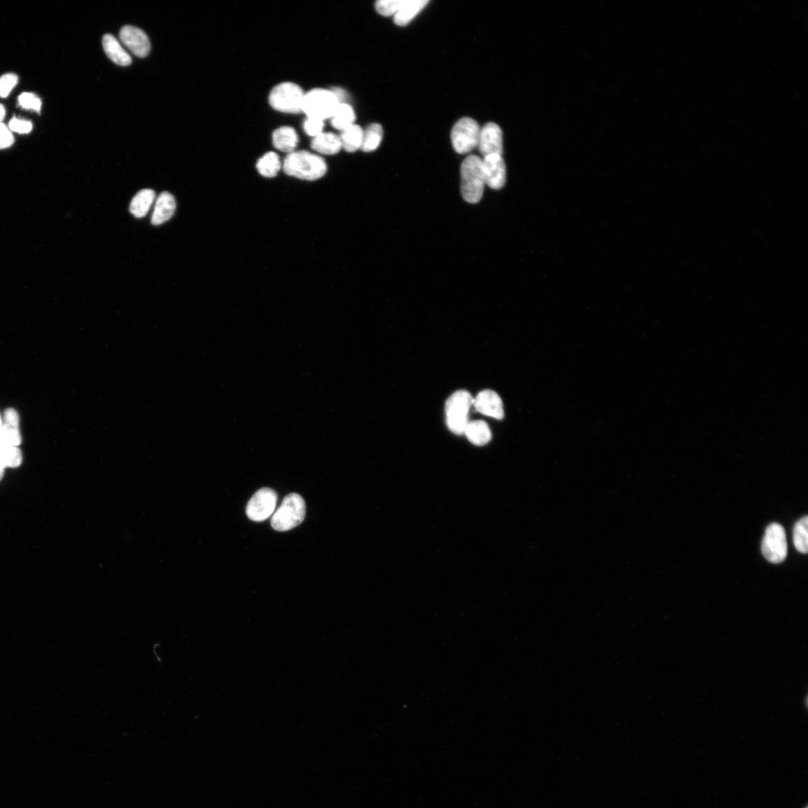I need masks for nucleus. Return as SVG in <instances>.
Instances as JSON below:
<instances>
[{"label": "nucleus", "instance_id": "a878e982", "mask_svg": "<svg viewBox=\"0 0 808 808\" xmlns=\"http://www.w3.org/2000/svg\"><path fill=\"white\" fill-rule=\"evenodd\" d=\"M22 443V435L20 428L8 425L3 422L0 429V448L19 447Z\"/></svg>", "mask_w": 808, "mask_h": 808}, {"label": "nucleus", "instance_id": "9b49d317", "mask_svg": "<svg viewBox=\"0 0 808 808\" xmlns=\"http://www.w3.org/2000/svg\"><path fill=\"white\" fill-rule=\"evenodd\" d=\"M121 41L135 56L144 58L151 50V43L148 35L142 30L133 26H124L120 32Z\"/></svg>", "mask_w": 808, "mask_h": 808}, {"label": "nucleus", "instance_id": "423d86ee", "mask_svg": "<svg viewBox=\"0 0 808 808\" xmlns=\"http://www.w3.org/2000/svg\"><path fill=\"white\" fill-rule=\"evenodd\" d=\"M304 95L301 86L286 82L272 89L269 102L276 111L295 114L302 112Z\"/></svg>", "mask_w": 808, "mask_h": 808}, {"label": "nucleus", "instance_id": "aec40b11", "mask_svg": "<svg viewBox=\"0 0 808 808\" xmlns=\"http://www.w3.org/2000/svg\"><path fill=\"white\" fill-rule=\"evenodd\" d=\"M156 193L150 189L141 190L132 199L130 205L131 213L136 218H142L149 213L150 208L156 200Z\"/></svg>", "mask_w": 808, "mask_h": 808}, {"label": "nucleus", "instance_id": "39448f33", "mask_svg": "<svg viewBox=\"0 0 808 808\" xmlns=\"http://www.w3.org/2000/svg\"><path fill=\"white\" fill-rule=\"evenodd\" d=\"M339 104L332 90L315 88L305 94L302 112L308 118L324 121L331 119Z\"/></svg>", "mask_w": 808, "mask_h": 808}, {"label": "nucleus", "instance_id": "7ed1b4c3", "mask_svg": "<svg viewBox=\"0 0 808 808\" xmlns=\"http://www.w3.org/2000/svg\"><path fill=\"white\" fill-rule=\"evenodd\" d=\"M306 512L303 497L297 494H289L272 515V527L278 532L292 530L303 522Z\"/></svg>", "mask_w": 808, "mask_h": 808}, {"label": "nucleus", "instance_id": "2f4dec72", "mask_svg": "<svg viewBox=\"0 0 808 808\" xmlns=\"http://www.w3.org/2000/svg\"><path fill=\"white\" fill-rule=\"evenodd\" d=\"M8 126L9 129L21 134L29 133L32 129V124L30 122L18 120L16 118H14L9 122Z\"/></svg>", "mask_w": 808, "mask_h": 808}, {"label": "nucleus", "instance_id": "c85d7f7f", "mask_svg": "<svg viewBox=\"0 0 808 808\" xmlns=\"http://www.w3.org/2000/svg\"><path fill=\"white\" fill-rule=\"evenodd\" d=\"M18 104L25 110L40 113L41 110V100L32 93H23L18 97Z\"/></svg>", "mask_w": 808, "mask_h": 808}, {"label": "nucleus", "instance_id": "4be33fe9", "mask_svg": "<svg viewBox=\"0 0 808 808\" xmlns=\"http://www.w3.org/2000/svg\"><path fill=\"white\" fill-rule=\"evenodd\" d=\"M330 120L335 129L343 131L354 124L356 121V113L348 103L340 104Z\"/></svg>", "mask_w": 808, "mask_h": 808}, {"label": "nucleus", "instance_id": "9d476101", "mask_svg": "<svg viewBox=\"0 0 808 808\" xmlns=\"http://www.w3.org/2000/svg\"><path fill=\"white\" fill-rule=\"evenodd\" d=\"M478 147L484 157L502 156L503 133L500 126L494 122L485 124L480 130Z\"/></svg>", "mask_w": 808, "mask_h": 808}, {"label": "nucleus", "instance_id": "dca6fc26", "mask_svg": "<svg viewBox=\"0 0 808 808\" xmlns=\"http://www.w3.org/2000/svg\"><path fill=\"white\" fill-rule=\"evenodd\" d=\"M311 147L323 156H335L341 150L342 144L339 135L323 132L313 138Z\"/></svg>", "mask_w": 808, "mask_h": 808}, {"label": "nucleus", "instance_id": "473e14b6", "mask_svg": "<svg viewBox=\"0 0 808 808\" xmlns=\"http://www.w3.org/2000/svg\"><path fill=\"white\" fill-rule=\"evenodd\" d=\"M15 142L13 135L7 126L0 122V149L12 147Z\"/></svg>", "mask_w": 808, "mask_h": 808}, {"label": "nucleus", "instance_id": "f3484780", "mask_svg": "<svg viewBox=\"0 0 808 808\" xmlns=\"http://www.w3.org/2000/svg\"><path fill=\"white\" fill-rule=\"evenodd\" d=\"M298 142V135L292 126H281L272 133V143L281 151L288 153L295 151Z\"/></svg>", "mask_w": 808, "mask_h": 808}, {"label": "nucleus", "instance_id": "2eb2a0df", "mask_svg": "<svg viewBox=\"0 0 808 808\" xmlns=\"http://www.w3.org/2000/svg\"><path fill=\"white\" fill-rule=\"evenodd\" d=\"M103 47L108 58L116 65L129 66L131 64L132 59L129 53L124 50L120 41L113 35L106 34L104 36Z\"/></svg>", "mask_w": 808, "mask_h": 808}, {"label": "nucleus", "instance_id": "ddd939ff", "mask_svg": "<svg viewBox=\"0 0 808 808\" xmlns=\"http://www.w3.org/2000/svg\"><path fill=\"white\" fill-rule=\"evenodd\" d=\"M476 411L485 415L502 420L504 417L502 399L493 390L487 389L480 392L473 400Z\"/></svg>", "mask_w": 808, "mask_h": 808}, {"label": "nucleus", "instance_id": "0eeeda50", "mask_svg": "<svg viewBox=\"0 0 808 808\" xmlns=\"http://www.w3.org/2000/svg\"><path fill=\"white\" fill-rule=\"evenodd\" d=\"M480 126L471 118H462L453 126L451 138L453 149L460 154H466L478 147Z\"/></svg>", "mask_w": 808, "mask_h": 808}, {"label": "nucleus", "instance_id": "1a4fd4ad", "mask_svg": "<svg viewBox=\"0 0 808 808\" xmlns=\"http://www.w3.org/2000/svg\"><path fill=\"white\" fill-rule=\"evenodd\" d=\"M277 494L274 489L262 488L250 499L247 507L249 518L255 522L265 521L274 514Z\"/></svg>", "mask_w": 808, "mask_h": 808}, {"label": "nucleus", "instance_id": "72a5a7b5", "mask_svg": "<svg viewBox=\"0 0 808 808\" xmlns=\"http://www.w3.org/2000/svg\"><path fill=\"white\" fill-rule=\"evenodd\" d=\"M3 422L4 424L20 428V415L15 408H7L3 413Z\"/></svg>", "mask_w": 808, "mask_h": 808}, {"label": "nucleus", "instance_id": "c756f323", "mask_svg": "<svg viewBox=\"0 0 808 808\" xmlns=\"http://www.w3.org/2000/svg\"><path fill=\"white\" fill-rule=\"evenodd\" d=\"M18 77L12 74H7L0 77V97H6L17 85Z\"/></svg>", "mask_w": 808, "mask_h": 808}, {"label": "nucleus", "instance_id": "c9c22d12", "mask_svg": "<svg viewBox=\"0 0 808 808\" xmlns=\"http://www.w3.org/2000/svg\"><path fill=\"white\" fill-rule=\"evenodd\" d=\"M5 116H6L5 107L2 104H0V122H1L4 120Z\"/></svg>", "mask_w": 808, "mask_h": 808}, {"label": "nucleus", "instance_id": "6ab92c4d", "mask_svg": "<svg viewBox=\"0 0 808 808\" xmlns=\"http://www.w3.org/2000/svg\"><path fill=\"white\" fill-rule=\"evenodd\" d=\"M464 434L475 446H485L492 439V433L488 424L481 420L469 422Z\"/></svg>", "mask_w": 808, "mask_h": 808}, {"label": "nucleus", "instance_id": "a211bd4d", "mask_svg": "<svg viewBox=\"0 0 808 808\" xmlns=\"http://www.w3.org/2000/svg\"><path fill=\"white\" fill-rule=\"evenodd\" d=\"M429 3V0H405L394 16L395 24L400 26L410 24Z\"/></svg>", "mask_w": 808, "mask_h": 808}, {"label": "nucleus", "instance_id": "6e6552de", "mask_svg": "<svg viewBox=\"0 0 808 808\" xmlns=\"http://www.w3.org/2000/svg\"><path fill=\"white\" fill-rule=\"evenodd\" d=\"M762 553L764 558L773 564H780L787 556V543L785 530L782 525L773 523L768 526L762 541Z\"/></svg>", "mask_w": 808, "mask_h": 808}, {"label": "nucleus", "instance_id": "f8f14e48", "mask_svg": "<svg viewBox=\"0 0 808 808\" xmlns=\"http://www.w3.org/2000/svg\"><path fill=\"white\" fill-rule=\"evenodd\" d=\"M486 185L494 189H500L506 182V165L502 156L493 154L482 159Z\"/></svg>", "mask_w": 808, "mask_h": 808}, {"label": "nucleus", "instance_id": "f704fd0d", "mask_svg": "<svg viewBox=\"0 0 808 808\" xmlns=\"http://www.w3.org/2000/svg\"><path fill=\"white\" fill-rule=\"evenodd\" d=\"M332 92L333 93L335 96L337 97V98L338 99L339 104L346 103L348 95L346 93H345L344 90H343L340 88H335L332 90Z\"/></svg>", "mask_w": 808, "mask_h": 808}, {"label": "nucleus", "instance_id": "5701e85b", "mask_svg": "<svg viewBox=\"0 0 808 808\" xmlns=\"http://www.w3.org/2000/svg\"><path fill=\"white\" fill-rule=\"evenodd\" d=\"M363 133L360 126L354 124L349 126L348 129L341 131L340 139L342 144V149L345 151L353 153L359 149H361Z\"/></svg>", "mask_w": 808, "mask_h": 808}, {"label": "nucleus", "instance_id": "f257e3e1", "mask_svg": "<svg viewBox=\"0 0 808 808\" xmlns=\"http://www.w3.org/2000/svg\"><path fill=\"white\" fill-rule=\"evenodd\" d=\"M283 167L286 175L305 180H319L328 171L323 158L306 151L288 153Z\"/></svg>", "mask_w": 808, "mask_h": 808}, {"label": "nucleus", "instance_id": "393cba45", "mask_svg": "<svg viewBox=\"0 0 808 808\" xmlns=\"http://www.w3.org/2000/svg\"><path fill=\"white\" fill-rule=\"evenodd\" d=\"M384 130L379 124H370L364 133L361 150L365 152L375 151L383 140Z\"/></svg>", "mask_w": 808, "mask_h": 808}, {"label": "nucleus", "instance_id": "20e7f679", "mask_svg": "<svg viewBox=\"0 0 808 808\" xmlns=\"http://www.w3.org/2000/svg\"><path fill=\"white\" fill-rule=\"evenodd\" d=\"M473 400L474 398L465 390H459L448 399L446 403L447 424L452 433L464 434Z\"/></svg>", "mask_w": 808, "mask_h": 808}, {"label": "nucleus", "instance_id": "f03ea898", "mask_svg": "<svg viewBox=\"0 0 808 808\" xmlns=\"http://www.w3.org/2000/svg\"><path fill=\"white\" fill-rule=\"evenodd\" d=\"M460 176L462 198L471 204L479 203L486 185L482 158L476 156L467 157L462 162Z\"/></svg>", "mask_w": 808, "mask_h": 808}, {"label": "nucleus", "instance_id": "4468645a", "mask_svg": "<svg viewBox=\"0 0 808 808\" xmlns=\"http://www.w3.org/2000/svg\"><path fill=\"white\" fill-rule=\"evenodd\" d=\"M176 209L175 197L169 192H163L157 199L151 217L153 225H160L169 220Z\"/></svg>", "mask_w": 808, "mask_h": 808}, {"label": "nucleus", "instance_id": "cd10ccee", "mask_svg": "<svg viewBox=\"0 0 808 808\" xmlns=\"http://www.w3.org/2000/svg\"><path fill=\"white\" fill-rule=\"evenodd\" d=\"M405 0H379L376 3L377 12L382 16H395Z\"/></svg>", "mask_w": 808, "mask_h": 808}, {"label": "nucleus", "instance_id": "bb28decb", "mask_svg": "<svg viewBox=\"0 0 808 808\" xmlns=\"http://www.w3.org/2000/svg\"><path fill=\"white\" fill-rule=\"evenodd\" d=\"M808 517L805 516L798 521L793 530V542L796 549L803 554L808 551Z\"/></svg>", "mask_w": 808, "mask_h": 808}, {"label": "nucleus", "instance_id": "e433bc0d", "mask_svg": "<svg viewBox=\"0 0 808 808\" xmlns=\"http://www.w3.org/2000/svg\"><path fill=\"white\" fill-rule=\"evenodd\" d=\"M2 425H3V419H2L1 415H0V429L2 428Z\"/></svg>", "mask_w": 808, "mask_h": 808}, {"label": "nucleus", "instance_id": "7c9ffc66", "mask_svg": "<svg viewBox=\"0 0 808 808\" xmlns=\"http://www.w3.org/2000/svg\"><path fill=\"white\" fill-rule=\"evenodd\" d=\"M323 128L324 121L311 119V118H308L303 124L305 132L314 138L323 133Z\"/></svg>", "mask_w": 808, "mask_h": 808}, {"label": "nucleus", "instance_id": "b1692460", "mask_svg": "<svg viewBox=\"0 0 808 808\" xmlns=\"http://www.w3.org/2000/svg\"><path fill=\"white\" fill-rule=\"evenodd\" d=\"M281 167L283 166H281L279 157L275 152L265 153L257 162V169L259 174L267 178L276 177Z\"/></svg>", "mask_w": 808, "mask_h": 808}, {"label": "nucleus", "instance_id": "412c9836", "mask_svg": "<svg viewBox=\"0 0 808 808\" xmlns=\"http://www.w3.org/2000/svg\"><path fill=\"white\" fill-rule=\"evenodd\" d=\"M23 461V453L19 447L0 448V481L4 477L6 469L19 468Z\"/></svg>", "mask_w": 808, "mask_h": 808}]
</instances>
